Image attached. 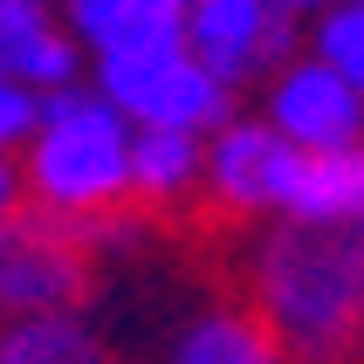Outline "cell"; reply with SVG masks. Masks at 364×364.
<instances>
[{"instance_id":"cell-12","label":"cell","mask_w":364,"mask_h":364,"mask_svg":"<svg viewBox=\"0 0 364 364\" xmlns=\"http://www.w3.org/2000/svg\"><path fill=\"white\" fill-rule=\"evenodd\" d=\"M364 213V151H303L296 193H289L282 220H309V227H358Z\"/></svg>"},{"instance_id":"cell-8","label":"cell","mask_w":364,"mask_h":364,"mask_svg":"<svg viewBox=\"0 0 364 364\" xmlns=\"http://www.w3.org/2000/svg\"><path fill=\"white\" fill-rule=\"evenodd\" d=\"M0 69L28 82L35 97L90 82V55H82L62 0H0Z\"/></svg>"},{"instance_id":"cell-17","label":"cell","mask_w":364,"mask_h":364,"mask_svg":"<svg viewBox=\"0 0 364 364\" xmlns=\"http://www.w3.org/2000/svg\"><path fill=\"white\" fill-rule=\"evenodd\" d=\"M275 7H289V14H296V21H316V14H323V7H337V0H275Z\"/></svg>"},{"instance_id":"cell-16","label":"cell","mask_w":364,"mask_h":364,"mask_svg":"<svg viewBox=\"0 0 364 364\" xmlns=\"http://www.w3.org/2000/svg\"><path fill=\"white\" fill-rule=\"evenodd\" d=\"M28 206V172H21V151H0V220H14Z\"/></svg>"},{"instance_id":"cell-13","label":"cell","mask_w":364,"mask_h":364,"mask_svg":"<svg viewBox=\"0 0 364 364\" xmlns=\"http://www.w3.org/2000/svg\"><path fill=\"white\" fill-rule=\"evenodd\" d=\"M0 364H103V344L82 323V309H48L0 323Z\"/></svg>"},{"instance_id":"cell-10","label":"cell","mask_w":364,"mask_h":364,"mask_svg":"<svg viewBox=\"0 0 364 364\" xmlns=\"http://www.w3.org/2000/svg\"><path fill=\"white\" fill-rule=\"evenodd\" d=\"M165 364H296L289 344L241 303V296H220V303L193 309L172 344H165Z\"/></svg>"},{"instance_id":"cell-3","label":"cell","mask_w":364,"mask_h":364,"mask_svg":"<svg viewBox=\"0 0 364 364\" xmlns=\"http://www.w3.org/2000/svg\"><path fill=\"white\" fill-rule=\"evenodd\" d=\"M103 97L117 103L138 131H193V138H213L227 117H241V103L213 69H206L186 41L172 48H151V55H124V62H97L90 69Z\"/></svg>"},{"instance_id":"cell-4","label":"cell","mask_w":364,"mask_h":364,"mask_svg":"<svg viewBox=\"0 0 364 364\" xmlns=\"http://www.w3.org/2000/svg\"><path fill=\"white\" fill-rule=\"evenodd\" d=\"M296 172H303V151L262 110L227 117L206 138V200H200V213L220 220V227H268V220L289 213Z\"/></svg>"},{"instance_id":"cell-2","label":"cell","mask_w":364,"mask_h":364,"mask_svg":"<svg viewBox=\"0 0 364 364\" xmlns=\"http://www.w3.org/2000/svg\"><path fill=\"white\" fill-rule=\"evenodd\" d=\"M131 165H138V124L103 97L97 82L41 97V117L21 144L28 172V206L62 227H97L124 213L131 200Z\"/></svg>"},{"instance_id":"cell-14","label":"cell","mask_w":364,"mask_h":364,"mask_svg":"<svg viewBox=\"0 0 364 364\" xmlns=\"http://www.w3.org/2000/svg\"><path fill=\"white\" fill-rule=\"evenodd\" d=\"M309 55H323L350 90H364V0H337L323 14L309 21Z\"/></svg>"},{"instance_id":"cell-15","label":"cell","mask_w":364,"mask_h":364,"mask_svg":"<svg viewBox=\"0 0 364 364\" xmlns=\"http://www.w3.org/2000/svg\"><path fill=\"white\" fill-rule=\"evenodd\" d=\"M35 117H41V97L0 69V151H21L28 131H35Z\"/></svg>"},{"instance_id":"cell-18","label":"cell","mask_w":364,"mask_h":364,"mask_svg":"<svg viewBox=\"0 0 364 364\" xmlns=\"http://www.w3.org/2000/svg\"><path fill=\"white\" fill-rule=\"evenodd\" d=\"M350 234H358V247H364V213H358V227H350Z\"/></svg>"},{"instance_id":"cell-6","label":"cell","mask_w":364,"mask_h":364,"mask_svg":"<svg viewBox=\"0 0 364 364\" xmlns=\"http://www.w3.org/2000/svg\"><path fill=\"white\" fill-rule=\"evenodd\" d=\"M82 296H90V247L76 227L48 220L35 206L0 220V323L82 309Z\"/></svg>"},{"instance_id":"cell-7","label":"cell","mask_w":364,"mask_h":364,"mask_svg":"<svg viewBox=\"0 0 364 364\" xmlns=\"http://www.w3.org/2000/svg\"><path fill=\"white\" fill-rule=\"evenodd\" d=\"M275 131H282L296 151H364V90H350L323 55H296L282 62L275 76L262 82V97H255Z\"/></svg>"},{"instance_id":"cell-1","label":"cell","mask_w":364,"mask_h":364,"mask_svg":"<svg viewBox=\"0 0 364 364\" xmlns=\"http://www.w3.org/2000/svg\"><path fill=\"white\" fill-rule=\"evenodd\" d=\"M241 303L289 344L296 364L364 358V247L350 227L268 220L241 241Z\"/></svg>"},{"instance_id":"cell-5","label":"cell","mask_w":364,"mask_h":364,"mask_svg":"<svg viewBox=\"0 0 364 364\" xmlns=\"http://www.w3.org/2000/svg\"><path fill=\"white\" fill-rule=\"evenodd\" d=\"M309 21H296L275 0H186V48L241 97L262 90L282 62L303 55Z\"/></svg>"},{"instance_id":"cell-19","label":"cell","mask_w":364,"mask_h":364,"mask_svg":"<svg viewBox=\"0 0 364 364\" xmlns=\"http://www.w3.org/2000/svg\"><path fill=\"white\" fill-rule=\"evenodd\" d=\"M165 7H186V0H165Z\"/></svg>"},{"instance_id":"cell-11","label":"cell","mask_w":364,"mask_h":364,"mask_svg":"<svg viewBox=\"0 0 364 364\" xmlns=\"http://www.w3.org/2000/svg\"><path fill=\"white\" fill-rule=\"evenodd\" d=\"M131 200L144 213H193L206 200V138H193V131H138Z\"/></svg>"},{"instance_id":"cell-9","label":"cell","mask_w":364,"mask_h":364,"mask_svg":"<svg viewBox=\"0 0 364 364\" xmlns=\"http://www.w3.org/2000/svg\"><path fill=\"white\" fill-rule=\"evenodd\" d=\"M62 14L76 28L90 69L186 41V7H165V0H62Z\"/></svg>"},{"instance_id":"cell-20","label":"cell","mask_w":364,"mask_h":364,"mask_svg":"<svg viewBox=\"0 0 364 364\" xmlns=\"http://www.w3.org/2000/svg\"><path fill=\"white\" fill-rule=\"evenodd\" d=\"M103 364H117V358H103Z\"/></svg>"}]
</instances>
